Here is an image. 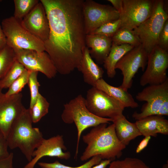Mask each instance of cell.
Masks as SVG:
<instances>
[{
    "instance_id": "22",
    "label": "cell",
    "mask_w": 168,
    "mask_h": 168,
    "mask_svg": "<svg viewBox=\"0 0 168 168\" xmlns=\"http://www.w3.org/2000/svg\"><path fill=\"white\" fill-rule=\"evenodd\" d=\"M134 47L128 44L117 45L112 43L110 51L104 62V66L108 77H114L116 72L115 65L118 61L127 52Z\"/></svg>"
},
{
    "instance_id": "5",
    "label": "cell",
    "mask_w": 168,
    "mask_h": 168,
    "mask_svg": "<svg viewBox=\"0 0 168 168\" xmlns=\"http://www.w3.org/2000/svg\"><path fill=\"white\" fill-rule=\"evenodd\" d=\"M168 19V13L163 7V0H154L150 16L133 30L148 54L157 46L159 34Z\"/></svg>"
},
{
    "instance_id": "12",
    "label": "cell",
    "mask_w": 168,
    "mask_h": 168,
    "mask_svg": "<svg viewBox=\"0 0 168 168\" xmlns=\"http://www.w3.org/2000/svg\"><path fill=\"white\" fill-rule=\"evenodd\" d=\"M121 28L133 30L151 15L154 0H123Z\"/></svg>"
},
{
    "instance_id": "34",
    "label": "cell",
    "mask_w": 168,
    "mask_h": 168,
    "mask_svg": "<svg viewBox=\"0 0 168 168\" xmlns=\"http://www.w3.org/2000/svg\"><path fill=\"white\" fill-rule=\"evenodd\" d=\"M8 147L6 138L0 129V160L9 156L10 153L8 152Z\"/></svg>"
},
{
    "instance_id": "33",
    "label": "cell",
    "mask_w": 168,
    "mask_h": 168,
    "mask_svg": "<svg viewBox=\"0 0 168 168\" xmlns=\"http://www.w3.org/2000/svg\"><path fill=\"white\" fill-rule=\"evenodd\" d=\"M157 46L165 51H168V19L159 34Z\"/></svg>"
},
{
    "instance_id": "14",
    "label": "cell",
    "mask_w": 168,
    "mask_h": 168,
    "mask_svg": "<svg viewBox=\"0 0 168 168\" xmlns=\"http://www.w3.org/2000/svg\"><path fill=\"white\" fill-rule=\"evenodd\" d=\"M2 90L0 88V129L7 138L12 124L26 108L21 92L7 96Z\"/></svg>"
},
{
    "instance_id": "28",
    "label": "cell",
    "mask_w": 168,
    "mask_h": 168,
    "mask_svg": "<svg viewBox=\"0 0 168 168\" xmlns=\"http://www.w3.org/2000/svg\"><path fill=\"white\" fill-rule=\"evenodd\" d=\"M106 168H150L142 160L127 157L121 160L111 161Z\"/></svg>"
},
{
    "instance_id": "21",
    "label": "cell",
    "mask_w": 168,
    "mask_h": 168,
    "mask_svg": "<svg viewBox=\"0 0 168 168\" xmlns=\"http://www.w3.org/2000/svg\"><path fill=\"white\" fill-rule=\"evenodd\" d=\"M112 122L114 125L116 134L118 139L126 146L131 140L142 135L135 123L128 121L123 114Z\"/></svg>"
},
{
    "instance_id": "15",
    "label": "cell",
    "mask_w": 168,
    "mask_h": 168,
    "mask_svg": "<svg viewBox=\"0 0 168 168\" xmlns=\"http://www.w3.org/2000/svg\"><path fill=\"white\" fill-rule=\"evenodd\" d=\"M63 137L58 135L49 138H44L41 142L34 151L32 159L24 168H34L38 161L43 157L48 156L68 160L71 156L69 152L67 150Z\"/></svg>"
},
{
    "instance_id": "9",
    "label": "cell",
    "mask_w": 168,
    "mask_h": 168,
    "mask_svg": "<svg viewBox=\"0 0 168 168\" xmlns=\"http://www.w3.org/2000/svg\"><path fill=\"white\" fill-rule=\"evenodd\" d=\"M82 11L86 35L91 34L106 23L119 18V13L112 6L92 0H84Z\"/></svg>"
},
{
    "instance_id": "24",
    "label": "cell",
    "mask_w": 168,
    "mask_h": 168,
    "mask_svg": "<svg viewBox=\"0 0 168 168\" xmlns=\"http://www.w3.org/2000/svg\"><path fill=\"white\" fill-rule=\"evenodd\" d=\"M16 60L14 50L7 45L0 51V80L6 75Z\"/></svg>"
},
{
    "instance_id": "30",
    "label": "cell",
    "mask_w": 168,
    "mask_h": 168,
    "mask_svg": "<svg viewBox=\"0 0 168 168\" xmlns=\"http://www.w3.org/2000/svg\"><path fill=\"white\" fill-rule=\"evenodd\" d=\"M121 26V21L119 19L104 24L91 34L99 35L111 38L120 28Z\"/></svg>"
},
{
    "instance_id": "36",
    "label": "cell",
    "mask_w": 168,
    "mask_h": 168,
    "mask_svg": "<svg viewBox=\"0 0 168 168\" xmlns=\"http://www.w3.org/2000/svg\"><path fill=\"white\" fill-rule=\"evenodd\" d=\"M151 138V136H145L137 147L136 150V153H140L147 147Z\"/></svg>"
},
{
    "instance_id": "11",
    "label": "cell",
    "mask_w": 168,
    "mask_h": 168,
    "mask_svg": "<svg viewBox=\"0 0 168 168\" xmlns=\"http://www.w3.org/2000/svg\"><path fill=\"white\" fill-rule=\"evenodd\" d=\"M148 55L141 44L127 52L116 63L115 69H119L123 76L120 86L124 90L128 91L132 87L133 78L139 69L144 70Z\"/></svg>"
},
{
    "instance_id": "4",
    "label": "cell",
    "mask_w": 168,
    "mask_h": 168,
    "mask_svg": "<svg viewBox=\"0 0 168 168\" xmlns=\"http://www.w3.org/2000/svg\"><path fill=\"white\" fill-rule=\"evenodd\" d=\"M61 117L64 123H74L76 126L77 130L76 157L81 135L84 130L88 128L112 121L110 119L100 117L91 113L86 107L85 98L81 94L64 105Z\"/></svg>"
},
{
    "instance_id": "10",
    "label": "cell",
    "mask_w": 168,
    "mask_h": 168,
    "mask_svg": "<svg viewBox=\"0 0 168 168\" xmlns=\"http://www.w3.org/2000/svg\"><path fill=\"white\" fill-rule=\"evenodd\" d=\"M147 67L141 76L140 84L156 85L164 82L168 78V52L156 46L148 54Z\"/></svg>"
},
{
    "instance_id": "29",
    "label": "cell",
    "mask_w": 168,
    "mask_h": 168,
    "mask_svg": "<svg viewBox=\"0 0 168 168\" xmlns=\"http://www.w3.org/2000/svg\"><path fill=\"white\" fill-rule=\"evenodd\" d=\"M102 160L99 156L93 157L87 162L77 167H71L61 163L58 161L53 163L40 162L38 165L41 168H91L94 166L99 164Z\"/></svg>"
},
{
    "instance_id": "13",
    "label": "cell",
    "mask_w": 168,
    "mask_h": 168,
    "mask_svg": "<svg viewBox=\"0 0 168 168\" xmlns=\"http://www.w3.org/2000/svg\"><path fill=\"white\" fill-rule=\"evenodd\" d=\"M14 50L16 60L28 71L40 72L49 79L56 76L57 72L55 66L45 51L26 49Z\"/></svg>"
},
{
    "instance_id": "7",
    "label": "cell",
    "mask_w": 168,
    "mask_h": 168,
    "mask_svg": "<svg viewBox=\"0 0 168 168\" xmlns=\"http://www.w3.org/2000/svg\"><path fill=\"white\" fill-rule=\"evenodd\" d=\"M21 21L13 16L2 20L1 26L6 38L7 45L13 49L45 51L44 43L27 30L22 25Z\"/></svg>"
},
{
    "instance_id": "40",
    "label": "cell",
    "mask_w": 168,
    "mask_h": 168,
    "mask_svg": "<svg viewBox=\"0 0 168 168\" xmlns=\"http://www.w3.org/2000/svg\"><path fill=\"white\" fill-rule=\"evenodd\" d=\"M162 168H168V162H167V163H166V164H164L163 165Z\"/></svg>"
},
{
    "instance_id": "35",
    "label": "cell",
    "mask_w": 168,
    "mask_h": 168,
    "mask_svg": "<svg viewBox=\"0 0 168 168\" xmlns=\"http://www.w3.org/2000/svg\"><path fill=\"white\" fill-rule=\"evenodd\" d=\"M13 158V153L11 152L8 157L0 160V168H14Z\"/></svg>"
},
{
    "instance_id": "16",
    "label": "cell",
    "mask_w": 168,
    "mask_h": 168,
    "mask_svg": "<svg viewBox=\"0 0 168 168\" xmlns=\"http://www.w3.org/2000/svg\"><path fill=\"white\" fill-rule=\"evenodd\" d=\"M21 23L30 33L43 43L48 39L49 22L44 7L40 1L22 19Z\"/></svg>"
},
{
    "instance_id": "20",
    "label": "cell",
    "mask_w": 168,
    "mask_h": 168,
    "mask_svg": "<svg viewBox=\"0 0 168 168\" xmlns=\"http://www.w3.org/2000/svg\"><path fill=\"white\" fill-rule=\"evenodd\" d=\"M110 96L120 102L125 108L138 107V104L132 96L120 86L118 87L112 86L102 78L97 81L96 86Z\"/></svg>"
},
{
    "instance_id": "23",
    "label": "cell",
    "mask_w": 168,
    "mask_h": 168,
    "mask_svg": "<svg viewBox=\"0 0 168 168\" xmlns=\"http://www.w3.org/2000/svg\"><path fill=\"white\" fill-rule=\"evenodd\" d=\"M111 39L112 43L117 45L128 44L135 47L141 44L140 39L133 30L124 28L119 29Z\"/></svg>"
},
{
    "instance_id": "26",
    "label": "cell",
    "mask_w": 168,
    "mask_h": 168,
    "mask_svg": "<svg viewBox=\"0 0 168 168\" xmlns=\"http://www.w3.org/2000/svg\"><path fill=\"white\" fill-rule=\"evenodd\" d=\"M24 67L17 60L6 75L0 80V88H8L25 70Z\"/></svg>"
},
{
    "instance_id": "37",
    "label": "cell",
    "mask_w": 168,
    "mask_h": 168,
    "mask_svg": "<svg viewBox=\"0 0 168 168\" xmlns=\"http://www.w3.org/2000/svg\"><path fill=\"white\" fill-rule=\"evenodd\" d=\"M110 2L112 6L120 14L122 12L123 8V0H108Z\"/></svg>"
},
{
    "instance_id": "32",
    "label": "cell",
    "mask_w": 168,
    "mask_h": 168,
    "mask_svg": "<svg viewBox=\"0 0 168 168\" xmlns=\"http://www.w3.org/2000/svg\"><path fill=\"white\" fill-rule=\"evenodd\" d=\"M29 73V71L26 69L8 88L5 95L9 96L20 93L25 85L27 84Z\"/></svg>"
},
{
    "instance_id": "31",
    "label": "cell",
    "mask_w": 168,
    "mask_h": 168,
    "mask_svg": "<svg viewBox=\"0 0 168 168\" xmlns=\"http://www.w3.org/2000/svg\"><path fill=\"white\" fill-rule=\"evenodd\" d=\"M29 71L27 84L30 92V102L29 108H31L35 104L40 93L39 87L40 86L37 79L38 72Z\"/></svg>"
},
{
    "instance_id": "1",
    "label": "cell",
    "mask_w": 168,
    "mask_h": 168,
    "mask_svg": "<svg viewBox=\"0 0 168 168\" xmlns=\"http://www.w3.org/2000/svg\"><path fill=\"white\" fill-rule=\"evenodd\" d=\"M48 20L49 33L45 51L57 72L70 74L78 67L86 46L83 0H40Z\"/></svg>"
},
{
    "instance_id": "3",
    "label": "cell",
    "mask_w": 168,
    "mask_h": 168,
    "mask_svg": "<svg viewBox=\"0 0 168 168\" xmlns=\"http://www.w3.org/2000/svg\"><path fill=\"white\" fill-rule=\"evenodd\" d=\"M29 109L25 108L12 124L6 138L11 149L18 148L29 162L44 138L39 129L32 127Z\"/></svg>"
},
{
    "instance_id": "27",
    "label": "cell",
    "mask_w": 168,
    "mask_h": 168,
    "mask_svg": "<svg viewBox=\"0 0 168 168\" xmlns=\"http://www.w3.org/2000/svg\"><path fill=\"white\" fill-rule=\"evenodd\" d=\"M38 0H14L13 16L22 20L39 2Z\"/></svg>"
},
{
    "instance_id": "39",
    "label": "cell",
    "mask_w": 168,
    "mask_h": 168,
    "mask_svg": "<svg viewBox=\"0 0 168 168\" xmlns=\"http://www.w3.org/2000/svg\"><path fill=\"white\" fill-rule=\"evenodd\" d=\"M111 161L110 160H102L99 164L91 168H106Z\"/></svg>"
},
{
    "instance_id": "19",
    "label": "cell",
    "mask_w": 168,
    "mask_h": 168,
    "mask_svg": "<svg viewBox=\"0 0 168 168\" xmlns=\"http://www.w3.org/2000/svg\"><path fill=\"white\" fill-rule=\"evenodd\" d=\"M142 135L156 137L157 133L168 134V121L162 116L152 115L135 123Z\"/></svg>"
},
{
    "instance_id": "38",
    "label": "cell",
    "mask_w": 168,
    "mask_h": 168,
    "mask_svg": "<svg viewBox=\"0 0 168 168\" xmlns=\"http://www.w3.org/2000/svg\"><path fill=\"white\" fill-rule=\"evenodd\" d=\"M7 45L6 39L1 26L0 25V51Z\"/></svg>"
},
{
    "instance_id": "25",
    "label": "cell",
    "mask_w": 168,
    "mask_h": 168,
    "mask_svg": "<svg viewBox=\"0 0 168 168\" xmlns=\"http://www.w3.org/2000/svg\"><path fill=\"white\" fill-rule=\"evenodd\" d=\"M49 103L40 93L35 104L29 108L30 116L33 123L38 122L49 112Z\"/></svg>"
},
{
    "instance_id": "17",
    "label": "cell",
    "mask_w": 168,
    "mask_h": 168,
    "mask_svg": "<svg viewBox=\"0 0 168 168\" xmlns=\"http://www.w3.org/2000/svg\"><path fill=\"white\" fill-rule=\"evenodd\" d=\"M86 46L89 49L91 58L99 64H103L108 56L112 44L111 38L94 34L86 35Z\"/></svg>"
},
{
    "instance_id": "6",
    "label": "cell",
    "mask_w": 168,
    "mask_h": 168,
    "mask_svg": "<svg viewBox=\"0 0 168 168\" xmlns=\"http://www.w3.org/2000/svg\"><path fill=\"white\" fill-rule=\"evenodd\" d=\"M136 99L146 101L140 113L134 112L132 117L137 120L156 115L159 110L163 114L168 113V79L158 85H149L138 92Z\"/></svg>"
},
{
    "instance_id": "18",
    "label": "cell",
    "mask_w": 168,
    "mask_h": 168,
    "mask_svg": "<svg viewBox=\"0 0 168 168\" xmlns=\"http://www.w3.org/2000/svg\"><path fill=\"white\" fill-rule=\"evenodd\" d=\"M77 69L82 73L84 82L92 87L96 86L97 82L102 78L104 73L103 69L94 61L86 46L83 50Z\"/></svg>"
},
{
    "instance_id": "2",
    "label": "cell",
    "mask_w": 168,
    "mask_h": 168,
    "mask_svg": "<svg viewBox=\"0 0 168 168\" xmlns=\"http://www.w3.org/2000/svg\"><path fill=\"white\" fill-rule=\"evenodd\" d=\"M107 124H102L93 127L82 136L83 141L87 146L80 157L82 161L99 156L102 160L112 161L121 155L126 146L118 139L114 124L113 123L107 126Z\"/></svg>"
},
{
    "instance_id": "8",
    "label": "cell",
    "mask_w": 168,
    "mask_h": 168,
    "mask_svg": "<svg viewBox=\"0 0 168 168\" xmlns=\"http://www.w3.org/2000/svg\"><path fill=\"white\" fill-rule=\"evenodd\" d=\"M85 100L87 109L98 117L110 118L113 121L123 114L125 108L122 104L96 87L88 90Z\"/></svg>"
}]
</instances>
